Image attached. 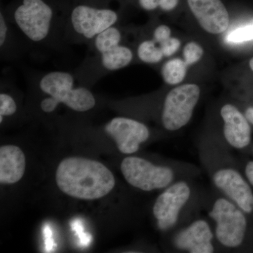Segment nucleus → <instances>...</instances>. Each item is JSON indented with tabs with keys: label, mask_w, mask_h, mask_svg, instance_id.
<instances>
[{
	"label": "nucleus",
	"mask_w": 253,
	"mask_h": 253,
	"mask_svg": "<svg viewBox=\"0 0 253 253\" xmlns=\"http://www.w3.org/2000/svg\"><path fill=\"white\" fill-rule=\"evenodd\" d=\"M200 156L214 187L247 214L253 213L252 186L228 154L224 142H200Z\"/></svg>",
	"instance_id": "3"
},
{
	"label": "nucleus",
	"mask_w": 253,
	"mask_h": 253,
	"mask_svg": "<svg viewBox=\"0 0 253 253\" xmlns=\"http://www.w3.org/2000/svg\"><path fill=\"white\" fill-rule=\"evenodd\" d=\"M224 143L233 149H245L252 139L251 123L236 106L224 104L220 110Z\"/></svg>",
	"instance_id": "13"
},
{
	"label": "nucleus",
	"mask_w": 253,
	"mask_h": 253,
	"mask_svg": "<svg viewBox=\"0 0 253 253\" xmlns=\"http://www.w3.org/2000/svg\"><path fill=\"white\" fill-rule=\"evenodd\" d=\"M17 109V104L14 98L9 92L1 91L0 94V123H2L4 117L14 116Z\"/></svg>",
	"instance_id": "21"
},
{
	"label": "nucleus",
	"mask_w": 253,
	"mask_h": 253,
	"mask_svg": "<svg viewBox=\"0 0 253 253\" xmlns=\"http://www.w3.org/2000/svg\"><path fill=\"white\" fill-rule=\"evenodd\" d=\"M180 46L181 41L177 38L171 37L169 39L163 43L161 48L165 57H169V56L175 54Z\"/></svg>",
	"instance_id": "25"
},
{
	"label": "nucleus",
	"mask_w": 253,
	"mask_h": 253,
	"mask_svg": "<svg viewBox=\"0 0 253 253\" xmlns=\"http://www.w3.org/2000/svg\"><path fill=\"white\" fill-rule=\"evenodd\" d=\"M215 237L211 224L196 219L172 235V246L176 251L189 253H212L215 251Z\"/></svg>",
	"instance_id": "11"
},
{
	"label": "nucleus",
	"mask_w": 253,
	"mask_h": 253,
	"mask_svg": "<svg viewBox=\"0 0 253 253\" xmlns=\"http://www.w3.org/2000/svg\"><path fill=\"white\" fill-rule=\"evenodd\" d=\"M21 35L9 22L2 8L0 11V54L1 59H20L28 49Z\"/></svg>",
	"instance_id": "16"
},
{
	"label": "nucleus",
	"mask_w": 253,
	"mask_h": 253,
	"mask_svg": "<svg viewBox=\"0 0 253 253\" xmlns=\"http://www.w3.org/2000/svg\"><path fill=\"white\" fill-rule=\"evenodd\" d=\"M58 187L65 194L81 200H96L112 191L116 180L102 163L80 157L63 160L56 172Z\"/></svg>",
	"instance_id": "4"
},
{
	"label": "nucleus",
	"mask_w": 253,
	"mask_h": 253,
	"mask_svg": "<svg viewBox=\"0 0 253 253\" xmlns=\"http://www.w3.org/2000/svg\"><path fill=\"white\" fill-rule=\"evenodd\" d=\"M134 59V53L129 46L121 44L101 53L88 52L75 76L78 83L89 87L106 75L129 66Z\"/></svg>",
	"instance_id": "9"
},
{
	"label": "nucleus",
	"mask_w": 253,
	"mask_h": 253,
	"mask_svg": "<svg viewBox=\"0 0 253 253\" xmlns=\"http://www.w3.org/2000/svg\"><path fill=\"white\" fill-rule=\"evenodd\" d=\"M195 189L185 179L176 181L163 190L153 207L158 229L165 232L177 229L188 210L195 206Z\"/></svg>",
	"instance_id": "8"
},
{
	"label": "nucleus",
	"mask_w": 253,
	"mask_h": 253,
	"mask_svg": "<svg viewBox=\"0 0 253 253\" xmlns=\"http://www.w3.org/2000/svg\"><path fill=\"white\" fill-rule=\"evenodd\" d=\"M187 68L184 60L174 58L163 65L161 75L167 84L176 85L184 81L187 73Z\"/></svg>",
	"instance_id": "18"
},
{
	"label": "nucleus",
	"mask_w": 253,
	"mask_h": 253,
	"mask_svg": "<svg viewBox=\"0 0 253 253\" xmlns=\"http://www.w3.org/2000/svg\"><path fill=\"white\" fill-rule=\"evenodd\" d=\"M123 40L122 30L115 25L100 33L88 44V52H104L123 44Z\"/></svg>",
	"instance_id": "17"
},
{
	"label": "nucleus",
	"mask_w": 253,
	"mask_h": 253,
	"mask_svg": "<svg viewBox=\"0 0 253 253\" xmlns=\"http://www.w3.org/2000/svg\"><path fill=\"white\" fill-rule=\"evenodd\" d=\"M136 55L141 62L148 64H156L165 58L162 49L152 39L141 41L136 48Z\"/></svg>",
	"instance_id": "19"
},
{
	"label": "nucleus",
	"mask_w": 253,
	"mask_h": 253,
	"mask_svg": "<svg viewBox=\"0 0 253 253\" xmlns=\"http://www.w3.org/2000/svg\"><path fill=\"white\" fill-rule=\"evenodd\" d=\"M119 0H63V35L66 44H88L98 35L118 25Z\"/></svg>",
	"instance_id": "2"
},
{
	"label": "nucleus",
	"mask_w": 253,
	"mask_h": 253,
	"mask_svg": "<svg viewBox=\"0 0 253 253\" xmlns=\"http://www.w3.org/2000/svg\"><path fill=\"white\" fill-rule=\"evenodd\" d=\"M137 3L144 11H154L161 9L164 11H170L175 9L179 0H137Z\"/></svg>",
	"instance_id": "20"
},
{
	"label": "nucleus",
	"mask_w": 253,
	"mask_h": 253,
	"mask_svg": "<svg viewBox=\"0 0 253 253\" xmlns=\"http://www.w3.org/2000/svg\"><path fill=\"white\" fill-rule=\"evenodd\" d=\"M201 96L197 84H185L169 91L163 101L161 123L169 131L179 130L191 121Z\"/></svg>",
	"instance_id": "10"
},
{
	"label": "nucleus",
	"mask_w": 253,
	"mask_h": 253,
	"mask_svg": "<svg viewBox=\"0 0 253 253\" xmlns=\"http://www.w3.org/2000/svg\"><path fill=\"white\" fill-rule=\"evenodd\" d=\"M1 8L28 47L59 51L68 45L63 35V0H13Z\"/></svg>",
	"instance_id": "1"
},
{
	"label": "nucleus",
	"mask_w": 253,
	"mask_h": 253,
	"mask_svg": "<svg viewBox=\"0 0 253 253\" xmlns=\"http://www.w3.org/2000/svg\"><path fill=\"white\" fill-rule=\"evenodd\" d=\"M245 116H246L251 125L253 126V107L248 108L246 110V112H245Z\"/></svg>",
	"instance_id": "27"
},
{
	"label": "nucleus",
	"mask_w": 253,
	"mask_h": 253,
	"mask_svg": "<svg viewBox=\"0 0 253 253\" xmlns=\"http://www.w3.org/2000/svg\"><path fill=\"white\" fill-rule=\"evenodd\" d=\"M171 29L166 25L161 24L154 28L152 33L153 40L161 47V45L171 38Z\"/></svg>",
	"instance_id": "24"
},
{
	"label": "nucleus",
	"mask_w": 253,
	"mask_h": 253,
	"mask_svg": "<svg viewBox=\"0 0 253 253\" xmlns=\"http://www.w3.org/2000/svg\"><path fill=\"white\" fill-rule=\"evenodd\" d=\"M31 81L38 91L46 95L54 109L63 104L76 112L84 113L96 106V98L89 87L77 85L76 76L68 71H50L32 78Z\"/></svg>",
	"instance_id": "5"
},
{
	"label": "nucleus",
	"mask_w": 253,
	"mask_h": 253,
	"mask_svg": "<svg viewBox=\"0 0 253 253\" xmlns=\"http://www.w3.org/2000/svg\"><path fill=\"white\" fill-rule=\"evenodd\" d=\"M253 40V24L248 25L233 31L228 35L226 41L231 43H241Z\"/></svg>",
	"instance_id": "23"
},
{
	"label": "nucleus",
	"mask_w": 253,
	"mask_h": 253,
	"mask_svg": "<svg viewBox=\"0 0 253 253\" xmlns=\"http://www.w3.org/2000/svg\"><path fill=\"white\" fill-rule=\"evenodd\" d=\"M201 28L211 34H220L229 26V15L221 0H187Z\"/></svg>",
	"instance_id": "14"
},
{
	"label": "nucleus",
	"mask_w": 253,
	"mask_h": 253,
	"mask_svg": "<svg viewBox=\"0 0 253 253\" xmlns=\"http://www.w3.org/2000/svg\"><path fill=\"white\" fill-rule=\"evenodd\" d=\"M182 166L156 165L144 158L127 156L121 163L125 179L131 186L144 191L164 190L179 179Z\"/></svg>",
	"instance_id": "7"
},
{
	"label": "nucleus",
	"mask_w": 253,
	"mask_h": 253,
	"mask_svg": "<svg viewBox=\"0 0 253 253\" xmlns=\"http://www.w3.org/2000/svg\"><path fill=\"white\" fill-rule=\"evenodd\" d=\"M104 131L115 141L120 152L126 155L135 154L150 137L146 125L126 117L113 118L104 126Z\"/></svg>",
	"instance_id": "12"
},
{
	"label": "nucleus",
	"mask_w": 253,
	"mask_h": 253,
	"mask_svg": "<svg viewBox=\"0 0 253 253\" xmlns=\"http://www.w3.org/2000/svg\"><path fill=\"white\" fill-rule=\"evenodd\" d=\"M26 170V158L22 150L14 145L0 148V182L12 184L21 180Z\"/></svg>",
	"instance_id": "15"
},
{
	"label": "nucleus",
	"mask_w": 253,
	"mask_h": 253,
	"mask_svg": "<svg viewBox=\"0 0 253 253\" xmlns=\"http://www.w3.org/2000/svg\"><path fill=\"white\" fill-rule=\"evenodd\" d=\"M249 66L251 69L253 71V57L251 59V61H250Z\"/></svg>",
	"instance_id": "28"
},
{
	"label": "nucleus",
	"mask_w": 253,
	"mask_h": 253,
	"mask_svg": "<svg viewBox=\"0 0 253 253\" xmlns=\"http://www.w3.org/2000/svg\"><path fill=\"white\" fill-rule=\"evenodd\" d=\"M204 53L202 46L195 42H190L184 46L183 56L187 66H190L199 62L202 58Z\"/></svg>",
	"instance_id": "22"
},
{
	"label": "nucleus",
	"mask_w": 253,
	"mask_h": 253,
	"mask_svg": "<svg viewBox=\"0 0 253 253\" xmlns=\"http://www.w3.org/2000/svg\"><path fill=\"white\" fill-rule=\"evenodd\" d=\"M208 215L214 222V234L218 244L229 250L244 245L249 230L247 214L223 195L212 199Z\"/></svg>",
	"instance_id": "6"
},
{
	"label": "nucleus",
	"mask_w": 253,
	"mask_h": 253,
	"mask_svg": "<svg viewBox=\"0 0 253 253\" xmlns=\"http://www.w3.org/2000/svg\"><path fill=\"white\" fill-rule=\"evenodd\" d=\"M244 175L253 187V161L246 163L244 168Z\"/></svg>",
	"instance_id": "26"
}]
</instances>
